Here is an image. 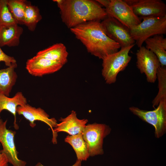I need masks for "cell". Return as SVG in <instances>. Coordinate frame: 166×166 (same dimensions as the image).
<instances>
[{
    "instance_id": "18",
    "label": "cell",
    "mask_w": 166,
    "mask_h": 166,
    "mask_svg": "<svg viewBox=\"0 0 166 166\" xmlns=\"http://www.w3.org/2000/svg\"><path fill=\"white\" fill-rule=\"evenodd\" d=\"M145 47L157 56L161 66H166V38L163 35H156L147 38L144 41Z\"/></svg>"
},
{
    "instance_id": "26",
    "label": "cell",
    "mask_w": 166,
    "mask_h": 166,
    "mask_svg": "<svg viewBox=\"0 0 166 166\" xmlns=\"http://www.w3.org/2000/svg\"><path fill=\"white\" fill-rule=\"evenodd\" d=\"M1 144L0 143V146ZM8 158L4 153L0 152V166H8Z\"/></svg>"
},
{
    "instance_id": "20",
    "label": "cell",
    "mask_w": 166,
    "mask_h": 166,
    "mask_svg": "<svg viewBox=\"0 0 166 166\" xmlns=\"http://www.w3.org/2000/svg\"><path fill=\"white\" fill-rule=\"evenodd\" d=\"M65 141L69 144L74 150L77 160H86L90 156L86 143L83 137L82 132L73 136H67Z\"/></svg>"
},
{
    "instance_id": "6",
    "label": "cell",
    "mask_w": 166,
    "mask_h": 166,
    "mask_svg": "<svg viewBox=\"0 0 166 166\" xmlns=\"http://www.w3.org/2000/svg\"><path fill=\"white\" fill-rule=\"evenodd\" d=\"M111 131L109 126L105 124L95 123L86 125L82 132L83 137L90 156L104 154V139Z\"/></svg>"
},
{
    "instance_id": "8",
    "label": "cell",
    "mask_w": 166,
    "mask_h": 166,
    "mask_svg": "<svg viewBox=\"0 0 166 166\" xmlns=\"http://www.w3.org/2000/svg\"><path fill=\"white\" fill-rule=\"evenodd\" d=\"M105 9L107 16L115 18L129 29L141 21L124 0H111L109 5Z\"/></svg>"
},
{
    "instance_id": "3",
    "label": "cell",
    "mask_w": 166,
    "mask_h": 166,
    "mask_svg": "<svg viewBox=\"0 0 166 166\" xmlns=\"http://www.w3.org/2000/svg\"><path fill=\"white\" fill-rule=\"evenodd\" d=\"M135 44L121 48L118 52L102 60V74L106 83H115L118 73L125 69L132 58L129 52Z\"/></svg>"
},
{
    "instance_id": "19",
    "label": "cell",
    "mask_w": 166,
    "mask_h": 166,
    "mask_svg": "<svg viewBox=\"0 0 166 166\" xmlns=\"http://www.w3.org/2000/svg\"><path fill=\"white\" fill-rule=\"evenodd\" d=\"M17 63L4 69H0V94L8 97L16 83L18 76L15 71Z\"/></svg>"
},
{
    "instance_id": "25",
    "label": "cell",
    "mask_w": 166,
    "mask_h": 166,
    "mask_svg": "<svg viewBox=\"0 0 166 166\" xmlns=\"http://www.w3.org/2000/svg\"><path fill=\"white\" fill-rule=\"evenodd\" d=\"M0 46V62H3L5 65L9 67L13 64L17 63L16 61L14 58L6 54L2 49Z\"/></svg>"
},
{
    "instance_id": "7",
    "label": "cell",
    "mask_w": 166,
    "mask_h": 166,
    "mask_svg": "<svg viewBox=\"0 0 166 166\" xmlns=\"http://www.w3.org/2000/svg\"><path fill=\"white\" fill-rule=\"evenodd\" d=\"M101 23L107 36L118 43L121 48L135 44L129 29L115 18L107 16Z\"/></svg>"
},
{
    "instance_id": "23",
    "label": "cell",
    "mask_w": 166,
    "mask_h": 166,
    "mask_svg": "<svg viewBox=\"0 0 166 166\" xmlns=\"http://www.w3.org/2000/svg\"><path fill=\"white\" fill-rule=\"evenodd\" d=\"M158 81V92L152 102V106L155 109L160 102L166 100V67L160 66L156 73Z\"/></svg>"
},
{
    "instance_id": "13",
    "label": "cell",
    "mask_w": 166,
    "mask_h": 166,
    "mask_svg": "<svg viewBox=\"0 0 166 166\" xmlns=\"http://www.w3.org/2000/svg\"><path fill=\"white\" fill-rule=\"evenodd\" d=\"M63 66L58 63L35 55L27 60L26 68L32 75L41 77L56 72Z\"/></svg>"
},
{
    "instance_id": "1",
    "label": "cell",
    "mask_w": 166,
    "mask_h": 166,
    "mask_svg": "<svg viewBox=\"0 0 166 166\" xmlns=\"http://www.w3.org/2000/svg\"><path fill=\"white\" fill-rule=\"evenodd\" d=\"M70 29L87 51L99 59L103 60L121 48L118 43L107 36L100 21L85 22Z\"/></svg>"
},
{
    "instance_id": "28",
    "label": "cell",
    "mask_w": 166,
    "mask_h": 166,
    "mask_svg": "<svg viewBox=\"0 0 166 166\" xmlns=\"http://www.w3.org/2000/svg\"><path fill=\"white\" fill-rule=\"evenodd\" d=\"M82 161L77 160L75 163L71 166H81ZM35 166H45L40 162L38 163Z\"/></svg>"
},
{
    "instance_id": "11",
    "label": "cell",
    "mask_w": 166,
    "mask_h": 166,
    "mask_svg": "<svg viewBox=\"0 0 166 166\" xmlns=\"http://www.w3.org/2000/svg\"><path fill=\"white\" fill-rule=\"evenodd\" d=\"M136 55V66L140 72L146 75L148 82L154 83L157 78V70L161 66L157 56L143 46L139 48Z\"/></svg>"
},
{
    "instance_id": "21",
    "label": "cell",
    "mask_w": 166,
    "mask_h": 166,
    "mask_svg": "<svg viewBox=\"0 0 166 166\" xmlns=\"http://www.w3.org/2000/svg\"><path fill=\"white\" fill-rule=\"evenodd\" d=\"M30 2L26 0H7L9 9L16 23L24 24L25 10Z\"/></svg>"
},
{
    "instance_id": "15",
    "label": "cell",
    "mask_w": 166,
    "mask_h": 166,
    "mask_svg": "<svg viewBox=\"0 0 166 166\" xmlns=\"http://www.w3.org/2000/svg\"><path fill=\"white\" fill-rule=\"evenodd\" d=\"M23 31V28L17 23L0 26V46H18Z\"/></svg>"
},
{
    "instance_id": "4",
    "label": "cell",
    "mask_w": 166,
    "mask_h": 166,
    "mask_svg": "<svg viewBox=\"0 0 166 166\" xmlns=\"http://www.w3.org/2000/svg\"><path fill=\"white\" fill-rule=\"evenodd\" d=\"M142 21L129 29L131 36L138 47L142 46L146 39L156 35L166 34V16L142 18Z\"/></svg>"
},
{
    "instance_id": "9",
    "label": "cell",
    "mask_w": 166,
    "mask_h": 166,
    "mask_svg": "<svg viewBox=\"0 0 166 166\" xmlns=\"http://www.w3.org/2000/svg\"><path fill=\"white\" fill-rule=\"evenodd\" d=\"M7 120L0 119V143L2 146L1 152L7 156L9 163L13 166H26V162L19 159L14 143L16 132L6 128Z\"/></svg>"
},
{
    "instance_id": "17",
    "label": "cell",
    "mask_w": 166,
    "mask_h": 166,
    "mask_svg": "<svg viewBox=\"0 0 166 166\" xmlns=\"http://www.w3.org/2000/svg\"><path fill=\"white\" fill-rule=\"evenodd\" d=\"M68 55L64 44L57 43L38 51L36 56L44 57L61 64L63 65L68 61Z\"/></svg>"
},
{
    "instance_id": "27",
    "label": "cell",
    "mask_w": 166,
    "mask_h": 166,
    "mask_svg": "<svg viewBox=\"0 0 166 166\" xmlns=\"http://www.w3.org/2000/svg\"><path fill=\"white\" fill-rule=\"evenodd\" d=\"M99 4L104 6L105 8H107L109 5L111 0H96Z\"/></svg>"
},
{
    "instance_id": "16",
    "label": "cell",
    "mask_w": 166,
    "mask_h": 166,
    "mask_svg": "<svg viewBox=\"0 0 166 166\" xmlns=\"http://www.w3.org/2000/svg\"><path fill=\"white\" fill-rule=\"evenodd\" d=\"M27 103V99L21 92H18L11 97L0 94V114L3 110L9 111L14 117V127L15 129H18L19 127L16 122L17 108L18 106Z\"/></svg>"
},
{
    "instance_id": "2",
    "label": "cell",
    "mask_w": 166,
    "mask_h": 166,
    "mask_svg": "<svg viewBox=\"0 0 166 166\" xmlns=\"http://www.w3.org/2000/svg\"><path fill=\"white\" fill-rule=\"evenodd\" d=\"M60 10L62 22L70 29L92 21L103 20L107 16L105 9L96 1L54 0Z\"/></svg>"
},
{
    "instance_id": "5",
    "label": "cell",
    "mask_w": 166,
    "mask_h": 166,
    "mask_svg": "<svg viewBox=\"0 0 166 166\" xmlns=\"http://www.w3.org/2000/svg\"><path fill=\"white\" fill-rule=\"evenodd\" d=\"M129 110L143 121L153 126L155 137L159 138L166 132V100L161 101L153 110H146L132 106Z\"/></svg>"
},
{
    "instance_id": "14",
    "label": "cell",
    "mask_w": 166,
    "mask_h": 166,
    "mask_svg": "<svg viewBox=\"0 0 166 166\" xmlns=\"http://www.w3.org/2000/svg\"><path fill=\"white\" fill-rule=\"evenodd\" d=\"M59 121L61 122L57 124L54 129V131L56 133L65 132L70 136L82 132L88 121L86 119H78L76 112L73 110L66 117L61 118Z\"/></svg>"
},
{
    "instance_id": "24",
    "label": "cell",
    "mask_w": 166,
    "mask_h": 166,
    "mask_svg": "<svg viewBox=\"0 0 166 166\" xmlns=\"http://www.w3.org/2000/svg\"><path fill=\"white\" fill-rule=\"evenodd\" d=\"M15 23H17L9 9L7 0H0V26Z\"/></svg>"
},
{
    "instance_id": "10",
    "label": "cell",
    "mask_w": 166,
    "mask_h": 166,
    "mask_svg": "<svg viewBox=\"0 0 166 166\" xmlns=\"http://www.w3.org/2000/svg\"><path fill=\"white\" fill-rule=\"evenodd\" d=\"M141 19L148 17L166 16V5L161 0H125Z\"/></svg>"
},
{
    "instance_id": "22",
    "label": "cell",
    "mask_w": 166,
    "mask_h": 166,
    "mask_svg": "<svg viewBox=\"0 0 166 166\" xmlns=\"http://www.w3.org/2000/svg\"><path fill=\"white\" fill-rule=\"evenodd\" d=\"M42 19V16L37 6L32 5L31 3L26 6L24 13V24L29 30L34 31L37 24Z\"/></svg>"
},
{
    "instance_id": "12",
    "label": "cell",
    "mask_w": 166,
    "mask_h": 166,
    "mask_svg": "<svg viewBox=\"0 0 166 166\" xmlns=\"http://www.w3.org/2000/svg\"><path fill=\"white\" fill-rule=\"evenodd\" d=\"M16 112L28 121L32 128H34L36 125L35 123L36 121H41L47 124L52 132V142L53 144L57 143V133L54 131V129L56 127L57 123L55 118H49V115L43 109L33 107L27 103L18 107Z\"/></svg>"
}]
</instances>
